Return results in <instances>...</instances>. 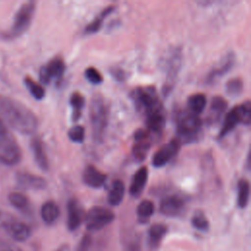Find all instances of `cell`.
<instances>
[{
    "instance_id": "obj_1",
    "label": "cell",
    "mask_w": 251,
    "mask_h": 251,
    "mask_svg": "<svg viewBox=\"0 0 251 251\" xmlns=\"http://www.w3.org/2000/svg\"><path fill=\"white\" fill-rule=\"evenodd\" d=\"M0 115L15 130L31 134L38 127L35 114L21 102L0 94Z\"/></svg>"
},
{
    "instance_id": "obj_2",
    "label": "cell",
    "mask_w": 251,
    "mask_h": 251,
    "mask_svg": "<svg viewBox=\"0 0 251 251\" xmlns=\"http://www.w3.org/2000/svg\"><path fill=\"white\" fill-rule=\"evenodd\" d=\"M89 118L94 141L102 142L108 126L109 110L104 97L99 93L92 96L89 106Z\"/></svg>"
},
{
    "instance_id": "obj_3",
    "label": "cell",
    "mask_w": 251,
    "mask_h": 251,
    "mask_svg": "<svg viewBox=\"0 0 251 251\" xmlns=\"http://www.w3.org/2000/svg\"><path fill=\"white\" fill-rule=\"evenodd\" d=\"M176 132L179 143H189L198 140L202 122L197 115L188 111H179L176 115Z\"/></svg>"
},
{
    "instance_id": "obj_4",
    "label": "cell",
    "mask_w": 251,
    "mask_h": 251,
    "mask_svg": "<svg viewBox=\"0 0 251 251\" xmlns=\"http://www.w3.org/2000/svg\"><path fill=\"white\" fill-rule=\"evenodd\" d=\"M130 97L135 108L145 116L164 111L154 86L137 87L130 92Z\"/></svg>"
},
{
    "instance_id": "obj_5",
    "label": "cell",
    "mask_w": 251,
    "mask_h": 251,
    "mask_svg": "<svg viewBox=\"0 0 251 251\" xmlns=\"http://www.w3.org/2000/svg\"><path fill=\"white\" fill-rule=\"evenodd\" d=\"M22 159L21 148L8 129L0 132V163L15 166Z\"/></svg>"
},
{
    "instance_id": "obj_6",
    "label": "cell",
    "mask_w": 251,
    "mask_h": 251,
    "mask_svg": "<svg viewBox=\"0 0 251 251\" xmlns=\"http://www.w3.org/2000/svg\"><path fill=\"white\" fill-rule=\"evenodd\" d=\"M35 11V2L28 1L24 3L17 11L12 27L9 31L10 37H17L23 34L30 25Z\"/></svg>"
},
{
    "instance_id": "obj_7",
    "label": "cell",
    "mask_w": 251,
    "mask_h": 251,
    "mask_svg": "<svg viewBox=\"0 0 251 251\" xmlns=\"http://www.w3.org/2000/svg\"><path fill=\"white\" fill-rule=\"evenodd\" d=\"M115 218L114 213L101 206L92 207L84 216L85 226L89 231H98L111 224Z\"/></svg>"
},
{
    "instance_id": "obj_8",
    "label": "cell",
    "mask_w": 251,
    "mask_h": 251,
    "mask_svg": "<svg viewBox=\"0 0 251 251\" xmlns=\"http://www.w3.org/2000/svg\"><path fill=\"white\" fill-rule=\"evenodd\" d=\"M65 63L61 57H55L50 60L45 66L39 70L40 81L44 84H49L52 80H60L65 73Z\"/></svg>"
},
{
    "instance_id": "obj_9",
    "label": "cell",
    "mask_w": 251,
    "mask_h": 251,
    "mask_svg": "<svg viewBox=\"0 0 251 251\" xmlns=\"http://www.w3.org/2000/svg\"><path fill=\"white\" fill-rule=\"evenodd\" d=\"M180 63H181V54L178 49H174L173 52L170 54L169 58L166 60V82L163 86V92L169 93L174 85V81L176 78L177 73L180 69Z\"/></svg>"
},
{
    "instance_id": "obj_10",
    "label": "cell",
    "mask_w": 251,
    "mask_h": 251,
    "mask_svg": "<svg viewBox=\"0 0 251 251\" xmlns=\"http://www.w3.org/2000/svg\"><path fill=\"white\" fill-rule=\"evenodd\" d=\"M180 148L179 141L175 138L172 139L167 144L163 145L154 155L152 158V165L156 168H160L168 164L178 152Z\"/></svg>"
},
{
    "instance_id": "obj_11",
    "label": "cell",
    "mask_w": 251,
    "mask_h": 251,
    "mask_svg": "<svg viewBox=\"0 0 251 251\" xmlns=\"http://www.w3.org/2000/svg\"><path fill=\"white\" fill-rule=\"evenodd\" d=\"M185 209V201L177 195L165 197L160 204V211L163 215L168 217L180 216Z\"/></svg>"
},
{
    "instance_id": "obj_12",
    "label": "cell",
    "mask_w": 251,
    "mask_h": 251,
    "mask_svg": "<svg viewBox=\"0 0 251 251\" xmlns=\"http://www.w3.org/2000/svg\"><path fill=\"white\" fill-rule=\"evenodd\" d=\"M17 183L25 189H33V190H42L47 186L45 178L32 175L27 172H19L16 175Z\"/></svg>"
},
{
    "instance_id": "obj_13",
    "label": "cell",
    "mask_w": 251,
    "mask_h": 251,
    "mask_svg": "<svg viewBox=\"0 0 251 251\" xmlns=\"http://www.w3.org/2000/svg\"><path fill=\"white\" fill-rule=\"evenodd\" d=\"M84 212L78 201L75 198L68 202V219L67 226L69 230L75 231L79 227L84 220Z\"/></svg>"
},
{
    "instance_id": "obj_14",
    "label": "cell",
    "mask_w": 251,
    "mask_h": 251,
    "mask_svg": "<svg viewBox=\"0 0 251 251\" xmlns=\"http://www.w3.org/2000/svg\"><path fill=\"white\" fill-rule=\"evenodd\" d=\"M235 61L234 54L229 52L225 55V57L222 58L220 64H218L215 68H213L209 74L206 75V83H213L218 77L223 76L226 73L229 72V70L233 67Z\"/></svg>"
},
{
    "instance_id": "obj_15",
    "label": "cell",
    "mask_w": 251,
    "mask_h": 251,
    "mask_svg": "<svg viewBox=\"0 0 251 251\" xmlns=\"http://www.w3.org/2000/svg\"><path fill=\"white\" fill-rule=\"evenodd\" d=\"M107 179V176L97 170L94 166L88 165L83 173H82V180L83 182L93 188H98L101 187Z\"/></svg>"
},
{
    "instance_id": "obj_16",
    "label": "cell",
    "mask_w": 251,
    "mask_h": 251,
    "mask_svg": "<svg viewBox=\"0 0 251 251\" xmlns=\"http://www.w3.org/2000/svg\"><path fill=\"white\" fill-rule=\"evenodd\" d=\"M6 231L14 240L20 242L27 240L31 234L30 227L25 223L18 221L17 219L12 222V224L7 227Z\"/></svg>"
},
{
    "instance_id": "obj_17",
    "label": "cell",
    "mask_w": 251,
    "mask_h": 251,
    "mask_svg": "<svg viewBox=\"0 0 251 251\" xmlns=\"http://www.w3.org/2000/svg\"><path fill=\"white\" fill-rule=\"evenodd\" d=\"M147 178H148V170L146 167H141L139 168L136 173L134 174L130 186H129V194L132 197H138L147 182Z\"/></svg>"
},
{
    "instance_id": "obj_18",
    "label": "cell",
    "mask_w": 251,
    "mask_h": 251,
    "mask_svg": "<svg viewBox=\"0 0 251 251\" xmlns=\"http://www.w3.org/2000/svg\"><path fill=\"white\" fill-rule=\"evenodd\" d=\"M30 148L33 154L34 161L36 162L37 166L42 171H48L49 169V162L47 159V155L44 150V146L42 141L38 137H34L30 141Z\"/></svg>"
},
{
    "instance_id": "obj_19",
    "label": "cell",
    "mask_w": 251,
    "mask_h": 251,
    "mask_svg": "<svg viewBox=\"0 0 251 251\" xmlns=\"http://www.w3.org/2000/svg\"><path fill=\"white\" fill-rule=\"evenodd\" d=\"M168 231L167 226L163 224H155L150 226L148 230V245L151 249H157L162 238Z\"/></svg>"
},
{
    "instance_id": "obj_20",
    "label": "cell",
    "mask_w": 251,
    "mask_h": 251,
    "mask_svg": "<svg viewBox=\"0 0 251 251\" xmlns=\"http://www.w3.org/2000/svg\"><path fill=\"white\" fill-rule=\"evenodd\" d=\"M60 210L58 205L53 201H46L40 209V216L43 222L47 225L54 224L59 218Z\"/></svg>"
},
{
    "instance_id": "obj_21",
    "label": "cell",
    "mask_w": 251,
    "mask_h": 251,
    "mask_svg": "<svg viewBox=\"0 0 251 251\" xmlns=\"http://www.w3.org/2000/svg\"><path fill=\"white\" fill-rule=\"evenodd\" d=\"M125 191H126V188H125L124 182L120 179L114 180L108 193V197H107L108 203L112 206L120 205L124 199Z\"/></svg>"
},
{
    "instance_id": "obj_22",
    "label": "cell",
    "mask_w": 251,
    "mask_h": 251,
    "mask_svg": "<svg viewBox=\"0 0 251 251\" xmlns=\"http://www.w3.org/2000/svg\"><path fill=\"white\" fill-rule=\"evenodd\" d=\"M226 108H227V102L224 97L214 96L211 100V105H210V115H209L210 122L213 123V122L219 121L222 115L226 112Z\"/></svg>"
},
{
    "instance_id": "obj_23",
    "label": "cell",
    "mask_w": 251,
    "mask_h": 251,
    "mask_svg": "<svg viewBox=\"0 0 251 251\" xmlns=\"http://www.w3.org/2000/svg\"><path fill=\"white\" fill-rule=\"evenodd\" d=\"M165 126L164 111L156 112L146 116V129L149 132L161 133Z\"/></svg>"
},
{
    "instance_id": "obj_24",
    "label": "cell",
    "mask_w": 251,
    "mask_h": 251,
    "mask_svg": "<svg viewBox=\"0 0 251 251\" xmlns=\"http://www.w3.org/2000/svg\"><path fill=\"white\" fill-rule=\"evenodd\" d=\"M240 123V119H239V116L237 114V111H236V108H232L226 115L225 121H224V124H223V126L220 130V133H219V137L222 138L224 136H226L229 131H231L236 126L237 124Z\"/></svg>"
},
{
    "instance_id": "obj_25",
    "label": "cell",
    "mask_w": 251,
    "mask_h": 251,
    "mask_svg": "<svg viewBox=\"0 0 251 251\" xmlns=\"http://www.w3.org/2000/svg\"><path fill=\"white\" fill-rule=\"evenodd\" d=\"M114 9H115V6H108V7H106L102 12H100V14H99L93 21H91V22L85 26V28H84V33L90 34V33H95V32H97V31L100 29V27H101V25H102L104 20L106 19V17H107L108 15H110V14L114 11Z\"/></svg>"
},
{
    "instance_id": "obj_26",
    "label": "cell",
    "mask_w": 251,
    "mask_h": 251,
    "mask_svg": "<svg viewBox=\"0 0 251 251\" xmlns=\"http://www.w3.org/2000/svg\"><path fill=\"white\" fill-rule=\"evenodd\" d=\"M187 105L189 111L198 116L203 112L206 106V96L202 93L192 94L187 99Z\"/></svg>"
},
{
    "instance_id": "obj_27",
    "label": "cell",
    "mask_w": 251,
    "mask_h": 251,
    "mask_svg": "<svg viewBox=\"0 0 251 251\" xmlns=\"http://www.w3.org/2000/svg\"><path fill=\"white\" fill-rule=\"evenodd\" d=\"M84 102H85L84 97L79 92H74L70 97V104L73 108L72 118L74 122H76L77 120H79L82 109L84 107Z\"/></svg>"
},
{
    "instance_id": "obj_28",
    "label": "cell",
    "mask_w": 251,
    "mask_h": 251,
    "mask_svg": "<svg viewBox=\"0 0 251 251\" xmlns=\"http://www.w3.org/2000/svg\"><path fill=\"white\" fill-rule=\"evenodd\" d=\"M155 206L150 200H143L139 203L136 209L138 219L141 223H146L149 218L154 214Z\"/></svg>"
},
{
    "instance_id": "obj_29",
    "label": "cell",
    "mask_w": 251,
    "mask_h": 251,
    "mask_svg": "<svg viewBox=\"0 0 251 251\" xmlns=\"http://www.w3.org/2000/svg\"><path fill=\"white\" fill-rule=\"evenodd\" d=\"M237 188V205L239 208H245L249 200V182L246 179H240Z\"/></svg>"
},
{
    "instance_id": "obj_30",
    "label": "cell",
    "mask_w": 251,
    "mask_h": 251,
    "mask_svg": "<svg viewBox=\"0 0 251 251\" xmlns=\"http://www.w3.org/2000/svg\"><path fill=\"white\" fill-rule=\"evenodd\" d=\"M25 84L34 99L41 100L44 98V96H45L44 88L39 83L34 81L32 78L26 76L25 78Z\"/></svg>"
},
{
    "instance_id": "obj_31",
    "label": "cell",
    "mask_w": 251,
    "mask_h": 251,
    "mask_svg": "<svg viewBox=\"0 0 251 251\" xmlns=\"http://www.w3.org/2000/svg\"><path fill=\"white\" fill-rule=\"evenodd\" d=\"M150 148V140H139L135 141V144L132 147V154L137 161H143L148 153Z\"/></svg>"
},
{
    "instance_id": "obj_32",
    "label": "cell",
    "mask_w": 251,
    "mask_h": 251,
    "mask_svg": "<svg viewBox=\"0 0 251 251\" xmlns=\"http://www.w3.org/2000/svg\"><path fill=\"white\" fill-rule=\"evenodd\" d=\"M10 204L19 210H25L29 206L28 199L21 192H11L8 196Z\"/></svg>"
},
{
    "instance_id": "obj_33",
    "label": "cell",
    "mask_w": 251,
    "mask_h": 251,
    "mask_svg": "<svg viewBox=\"0 0 251 251\" xmlns=\"http://www.w3.org/2000/svg\"><path fill=\"white\" fill-rule=\"evenodd\" d=\"M237 114L240 119V123L248 126L251 122V103L249 100H246L242 104L235 107Z\"/></svg>"
},
{
    "instance_id": "obj_34",
    "label": "cell",
    "mask_w": 251,
    "mask_h": 251,
    "mask_svg": "<svg viewBox=\"0 0 251 251\" xmlns=\"http://www.w3.org/2000/svg\"><path fill=\"white\" fill-rule=\"evenodd\" d=\"M191 224L192 226L201 231H207L210 227L209 222L205 216V214L201 211H197L194 213L192 219H191Z\"/></svg>"
},
{
    "instance_id": "obj_35",
    "label": "cell",
    "mask_w": 251,
    "mask_h": 251,
    "mask_svg": "<svg viewBox=\"0 0 251 251\" xmlns=\"http://www.w3.org/2000/svg\"><path fill=\"white\" fill-rule=\"evenodd\" d=\"M243 89V82L240 78H231L226 83V92L229 96H238Z\"/></svg>"
},
{
    "instance_id": "obj_36",
    "label": "cell",
    "mask_w": 251,
    "mask_h": 251,
    "mask_svg": "<svg viewBox=\"0 0 251 251\" xmlns=\"http://www.w3.org/2000/svg\"><path fill=\"white\" fill-rule=\"evenodd\" d=\"M85 130L84 127L81 126H75L71 127L68 131V136L73 142L81 143L84 140Z\"/></svg>"
},
{
    "instance_id": "obj_37",
    "label": "cell",
    "mask_w": 251,
    "mask_h": 251,
    "mask_svg": "<svg viewBox=\"0 0 251 251\" xmlns=\"http://www.w3.org/2000/svg\"><path fill=\"white\" fill-rule=\"evenodd\" d=\"M84 75H85L86 79L92 84H100L103 81L102 75L98 72L97 69H95L93 67L87 68L84 72Z\"/></svg>"
},
{
    "instance_id": "obj_38",
    "label": "cell",
    "mask_w": 251,
    "mask_h": 251,
    "mask_svg": "<svg viewBox=\"0 0 251 251\" xmlns=\"http://www.w3.org/2000/svg\"><path fill=\"white\" fill-rule=\"evenodd\" d=\"M14 220H16V218L12 214L6 211L0 210V227L1 228L7 229V227L12 224Z\"/></svg>"
},
{
    "instance_id": "obj_39",
    "label": "cell",
    "mask_w": 251,
    "mask_h": 251,
    "mask_svg": "<svg viewBox=\"0 0 251 251\" xmlns=\"http://www.w3.org/2000/svg\"><path fill=\"white\" fill-rule=\"evenodd\" d=\"M92 244V237L90 234H84L77 244L76 251H89Z\"/></svg>"
},
{
    "instance_id": "obj_40",
    "label": "cell",
    "mask_w": 251,
    "mask_h": 251,
    "mask_svg": "<svg viewBox=\"0 0 251 251\" xmlns=\"http://www.w3.org/2000/svg\"><path fill=\"white\" fill-rule=\"evenodd\" d=\"M111 73H112L113 76H114L116 79H118V80H122V79H124V77H125V74H124L123 70L115 69V70H112Z\"/></svg>"
},
{
    "instance_id": "obj_41",
    "label": "cell",
    "mask_w": 251,
    "mask_h": 251,
    "mask_svg": "<svg viewBox=\"0 0 251 251\" xmlns=\"http://www.w3.org/2000/svg\"><path fill=\"white\" fill-rule=\"evenodd\" d=\"M0 251H23V250H21L20 248H18V247H16V246L4 244L3 246L0 247Z\"/></svg>"
},
{
    "instance_id": "obj_42",
    "label": "cell",
    "mask_w": 251,
    "mask_h": 251,
    "mask_svg": "<svg viewBox=\"0 0 251 251\" xmlns=\"http://www.w3.org/2000/svg\"><path fill=\"white\" fill-rule=\"evenodd\" d=\"M6 129H7V127L5 126L4 122L2 121V119H0V132H1V131H4V130H6Z\"/></svg>"
},
{
    "instance_id": "obj_43",
    "label": "cell",
    "mask_w": 251,
    "mask_h": 251,
    "mask_svg": "<svg viewBox=\"0 0 251 251\" xmlns=\"http://www.w3.org/2000/svg\"><path fill=\"white\" fill-rule=\"evenodd\" d=\"M57 251H64V250H62V249H59V250H57Z\"/></svg>"
}]
</instances>
